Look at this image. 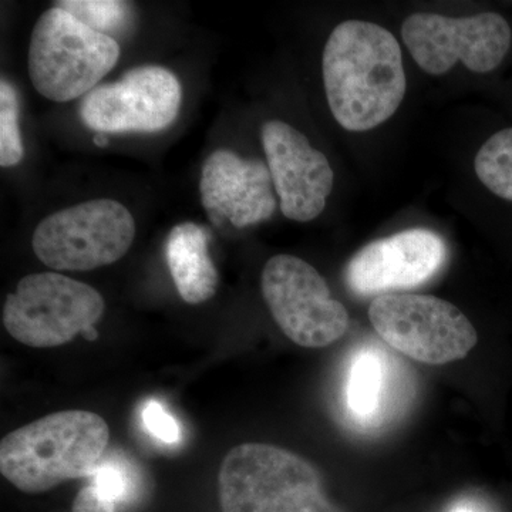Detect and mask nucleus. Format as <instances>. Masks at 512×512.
Listing matches in <instances>:
<instances>
[{
    "label": "nucleus",
    "mask_w": 512,
    "mask_h": 512,
    "mask_svg": "<svg viewBox=\"0 0 512 512\" xmlns=\"http://www.w3.org/2000/svg\"><path fill=\"white\" fill-rule=\"evenodd\" d=\"M322 69L330 111L345 130L380 126L406 94L399 42L389 30L365 20H346L333 29Z\"/></svg>",
    "instance_id": "nucleus-1"
},
{
    "label": "nucleus",
    "mask_w": 512,
    "mask_h": 512,
    "mask_svg": "<svg viewBox=\"0 0 512 512\" xmlns=\"http://www.w3.org/2000/svg\"><path fill=\"white\" fill-rule=\"evenodd\" d=\"M109 440V426L99 414H49L3 437L0 473L23 493H46L66 481L92 477Z\"/></svg>",
    "instance_id": "nucleus-2"
},
{
    "label": "nucleus",
    "mask_w": 512,
    "mask_h": 512,
    "mask_svg": "<svg viewBox=\"0 0 512 512\" xmlns=\"http://www.w3.org/2000/svg\"><path fill=\"white\" fill-rule=\"evenodd\" d=\"M218 498L221 512H346L329 500L308 460L265 443L229 451L218 474Z\"/></svg>",
    "instance_id": "nucleus-3"
},
{
    "label": "nucleus",
    "mask_w": 512,
    "mask_h": 512,
    "mask_svg": "<svg viewBox=\"0 0 512 512\" xmlns=\"http://www.w3.org/2000/svg\"><path fill=\"white\" fill-rule=\"evenodd\" d=\"M120 46L53 6L37 19L30 36L28 72L40 96L66 103L87 96L116 66Z\"/></svg>",
    "instance_id": "nucleus-4"
},
{
    "label": "nucleus",
    "mask_w": 512,
    "mask_h": 512,
    "mask_svg": "<svg viewBox=\"0 0 512 512\" xmlns=\"http://www.w3.org/2000/svg\"><path fill=\"white\" fill-rule=\"evenodd\" d=\"M106 302L92 286L56 272L25 276L3 305V326L29 348L49 349L72 342L94 328Z\"/></svg>",
    "instance_id": "nucleus-5"
},
{
    "label": "nucleus",
    "mask_w": 512,
    "mask_h": 512,
    "mask_svg": "<svg viewBox=\"0 0 512 512\" xmlns=\"http://www.w3.org/2000/svg\"><path fill=\"white\" fill-rule=\"evenodd\" d=\"M136 222L119 201L92 200L39 222L32 238L37 258L55 271H93L120 261L133 245Z\"/></svg>",
    "instance_id": "nucleus-6"
},
{
    "label": "nucleus",
    "mask_w": 512,
    "mask_h": 512,
    "mask_svg": "<svg viewBox=\"0 0 512 512\" xmlns=\"http://www.w3.org/2000/svg\"><path fill=\"white\" fill-rule=\"evenodd\" d=\"M369 319L390 348L426 365L464 359L478 342L477 330L467 316L436 296H376L369 306Z\"/></svg>",
    "instance_id": "nucleus-7"
},
{
    "label": "nucleus",
    "mask_w": 512,
    "mask_h": 512,
    "mask_svg": "<svg viewBox=\"0 0 512 512\" xmlns=\"http://www.w3.org/2000/svg\"><path fill=\"white\" fill-rule=\"evenodd\" d=\"M262 295L276 325L302 348L332 345L349 329V313L332 298L325 279L308 262L276 255L261 276Z\"/></svg>",
    "instance_id": "nucleus-8"
},
{
    "label": "nucleus",
    "mask_w": 512,
    "mask_h": 512,
    "mask_svg": "<svg viewBox=\"0 0 512 512\" xmlns=\"http://www.w3.org/2000/svg\"><path fill=\"white\" fill-rule=\"evenodd\" d=\"M404 45L423 72L440 76L461 62L471 72H493L511 47L507 20L497 13L447 18L414 13L402 25Z\"/></svg>",
    "instance_id": "nucleus-9"
},
{
    "label": "nucleus",
    "mask_w": 512,
    "mask_h": 512,
    "mask_svg": "<svg viewBox=\"0 0 512 512\" xmlns=\"http://www.w3.org/2000/svg\"><path fill=\"white\" fill-rule=\"evenodd\" d=\"M183 87L170 70L140 66L84 96L80 119L96 133H157L177 120Z\"/></svg>",
    "instance_id": "nucleus-10"
},
{
    "label": "nucleus",
    "mask_w": 512,
    "mask_h": 512,
    "mask_svg": "<svg viewBox=\"0 0 512 512\" xmlns=\"http://www.w3.org/2000/svg\"><path fill=\"white\" fill-rule=\"evenodd\" d=\"M261 136L282 214L298 222L318 218L335 183L328 158L285 121H266Z\"/></svg>",
    "instance_id": "nucleus-11"
},
{
    "label": "nucleus",
    "mask_w": 512,
    "mask_h": 512,
    "mask_svg": "<svg viewBox=\"0 0 512 512\" xmlns=\"http://www.w3.org/2000/svg\"><path fill=\"white\" fill-rule=\"evenodd\" d=\"M446 258L440 235L429 229H409L360 249L346 266V285L359 296L414 288L433 278Z\"/></svg>",
    "instance_id": "nucleus-12"
},
{
    "label": "nucleus",
    "mask_w": 512,
    "mask_h": 512,
    "mask_svg": "<svg viewBox=\"0 0 512 512\" xmlns=\"http://www.w3.org/2000/svg\"><path fill=\"white\" fill-rule=\"evenodd\" d=\"M275 192L268 164L261 160L217 150L202 165V207L215 225L228 220L247 228L269 220L276 210Z\"/></svg>",
    "instance_id": "nucleus-13"
},
{
    "label": "nucleus",
    "mask_w": 512,
    "mask_h": 512,
    "mask_svg": "<svg viewBox=\"0 0 512 512\" xmlns=\"http://www.w3.org/2000/svg\"><path fill=\"white\" fill-rule=\"evenodd\" d=\"M208 242L207 229L194 222L175 225L165 241V259L175 288L190 305L210 301L220 285Z\"/></svg>",
    "instance_id": "nucleus-14"
},
{
    "label": "nucleus",
    "mask_w": 512,
    "mask_h": 512,
    "mask_svg": "<svg viewBox=\"0 0 512 512\" xmlns=\"http://www.w3.org/2000/svg\"><path fill=\"white\" fill-rule=\"evenodd\" d=\"M384 367L376 353L365 350L359 353L350 366L346 403L350 412L362 419H369L382 402Z\"/></svg>",
    "instance_id": "nucleus-15"
},
{
    "label": "nucleus",
    "mask_w": 512,
    "mask_h": 512,
    "mask_svg": "<svg viewBox=\"0 0 512 512\" xmlns=\"http://www.w3.org/2000/svg\"><path fill=\"white\" fill-rule=\"evenodd\" d=\"M474 168L488 190L512 202V128L498 131L485 141Z\"/></svg>",
    "instance_id": "nucleus-16"
},
{
    "label": "nucleus",
    "mask_w": 512,
    "mask_h": 512,
    "mask_svg": "<svg viewBox=\"0 0 512 512\" xmlns=\"http://www.w3.org/2000/svg\"><path fill=\"white\" fill-rule=\"evenodd\" d=\"M55 6L66 10L90 29L113 39L127 32L133 20L130 3L120 0H63Z\"/></svg>",
    "instance_id": "nucleus-17"
},
{
    "label": "nucleus",
    "mask_w": 512,
    "mask_h": 512,
    "mask_svg": "<svg viewBox=\"0 0 512 512\" xmlns=\"http://www.w3.org/2000/svg\"><path fill=\"white\" fill-rule=\"evenodd\" d=\"M90 478L101 495L119 507L131 504L140 493V476L131 463L121 457L104 456Z\"/></svg>",
    "instance_id": "nucleus-18"
},
{
    "label": "nucleus",
    "mask_w": 512,
    "mask_h": 512,
    "mask_svg": "<svg viewBox=\"0 0 512 512\" xmlns=\"http://www.w3.org/2000/svg\"><path fill=\"white\" fill-rule=\"evenodd\" d=\"M25 157L19 130V96L13 84L0 82V165L15 167Z\"/></svg>",
    "instance_id": "nucleus-19"
},
{
    "label": "nucleus",
    "mask_w": 512,
    "mask_h": 512,
    "mask_svg": "<svg viewBox=\"0 0 512 512\" xmlns=\"http://www.w3.org/2000/svg\"><path fill=\"white\" fill-rule=\"evenodd\" d=\"M141 420L147 433L160 443L171 446L181 440L180 424L157 400H148L144 404Z\"/></svg>",
    "instance_id": "nucleus-20"
},
{
    "label": "nucleus",
    "mask_w": 512,
    "mask_h": 512,
    "mask_svg": "<svg viewBox=\"0 0 512 512\" xmlns=\"http://www.w3.org/2000/svg\"><path fill=\"white\" fill-rule=\"evenodd\" d=\"M119 505L107 500L93 484L87 485L74 498L72 512H117Z\"/></svg>",
    "instance_id": "nucleus-21"
},
{
    "label": "nucleus",
    "mask_w": 512,
    "mask_h": 512,
    "mask_svg": "<svg viewBox=\"0 0 512 512\" xmlns=\"http://www.w3.org/2000/svg\"><path fill=\"white\" fill-rule=\"evenodd\" d=\"M94 144H96L99 148H106L109 146V138H107L106 134L97 133L93 138Z\"/></svg>",
    "instance_id": "nucleus-22"
},
{
    "label": "nucleus",
    "mask_w": 512,
    "mask_h": 512,
    "mask_svg": "<svg viewBox=\"0 0 512 512\" xmlns=\"http://www.w3.org/2000/svg\"><path fill=\"white\" fill-rule=\"evenodd\" d=\"M450 512H480L473 504L461 503L456 505Z\"/></svg>",
    "instance_id": "nucleus-23"
},
{
    "label": "nucleus",
    "mask_w": 512,
    "mask_h": 512,
    "mask_svg": "<svg viewBox=\"0 0 512 512\" xmlns=\"http://www.w3.org/2000/svg\"><path fill=\"white\" fill-rule=\"evenodd\" d=\"M82 335L84 339L90 340V342H93V340L99 338V332H97V330L94 328L86 330V332H83Z\"/></svg>",
    "instance_id": "nucleus-24"
}]
</instances>
